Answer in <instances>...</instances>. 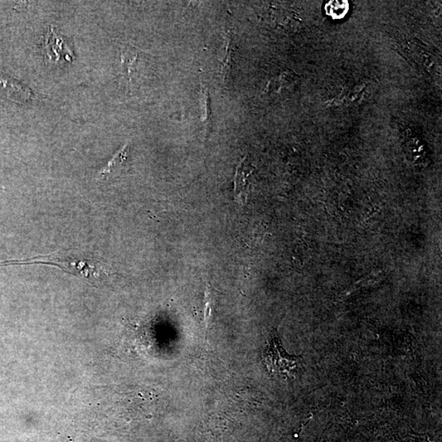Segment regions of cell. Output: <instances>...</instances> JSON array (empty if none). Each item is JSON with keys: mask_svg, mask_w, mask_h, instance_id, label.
Masks as SVG:
<instances>
[{"mask_svg": "<svg viewBox=\"0 0 442 442\" xmlns=\"http://www.w3.org/2000/svg\"><path fill=\"white\" fill-rule=\"evenodd\" d=\"M130 153V142H126L123 147L116 152L110 161L98 174L97 179L100 181H108L109 179L114 177L116 174L123 172L127 165Z\"/></svg>", "mask_w": 442, "mask_h": 442, "instance_id": "5", "label": "cell"}, {"mask_svg": "<svg viewBox=\"0 0 442 442\" xmlns=\"http://www.w3.org/2000/svg\"><path fill=\"white\" fill-rule=\"evenodd\" d=\"M249 163L244 159L237 166L235 177V201L240 205L247 202V195H249L247 181L249 176Z\"/></svg>", "mask_w": 442, "mask_h": 442, "instance_id": "6", "label": "cell"}, {"mask_svg": "<svg viewBox=\"0 0 442 442\" xmlns=\"http://www.w3.org/2000/svg\"><path fill=\"white\" fill-rule=\"evenodd\" d=\"M301 357L289 356L283 346L276 330H272L268 344L264 350L262 361L270 373L284 378H293Z\"/></svg>", "mask_w": 442, "mask_h": 442, "instance_id": "2", "label": "cell"}, {"mask_svg": "<svg viewBox=\"0 0 442 442\" xmlns=\"http://www.w3.org/2000/svg\"><path fill=\"white\" fill-rule=\"evenodd\" d=\"M205 310H204V318H205L207 329L212 322V286L210 284L207 285V289L205 291Z\"/></svg>", "mask_w": 442, "mask_h": 442, "instance_id": "11", "label": "cell"}, {"mask_svg": "<svg viewBox=\"0 0 442 442\" xmlns=\"http://www.w3.org/2000/svg\"><path fill=\"white\" fill-rule=\"evenodd\" d=\"M46 48L47 55L50 57V60L60 61L63 57V55H65L67 57H70V56L63 53V50H64V43H63L61 39L57 37L53 29H51L50 35L48 34L47 37Z\"/></svg>", "mask_w": 442, "mask_h": 442, "instance_id": "9", "label": "cell"}, {"mask_svg": "<svg viewBox=\"0 0 442 442\" xmlns=\"http://www.w3.org/2000/svg\"><path fill=\"white\" fill-rule=\"evenodd\" d=\"M0 99L22 104L33 99V95L21 82L0 72Z\"/></svg>", "mask_w": 442, "mask_h": 442, "instance_id": "3", "label": "cell"}, {"mask_svg": "<svg viewBox=\"0 0 442 442\" xmlns=\"http://www.w3.org/2000/svg\"><path fill=\"white\" fill-rule=\"evenodd\" d=\"M348 8L349 6L347 1H330L325 6V11H326L327 14L335 19L346 16Z\"/></svg>", "mask_w": 442, "mask_h": 442, "instance_id": "10", "label": "cell"}, {"mask_svg": "<svg viewBox=\"0 0 442 442\" xmlns=\"http://www.w3.org/2000/svg\"><path fill=\"white\" fill-rule=\"evenodd\" d=\"M200 106L204 136L207 139L212 129V100L209 90L202 81L200 84Z\"/></svg>", "mask_w": 442, "mask_h": 442, "instance_id": "7", "label": "cell"}, {"mask_svg": "<svg viewBox=\"0 0 442 442\" xmlns=\"http://www.w3.org/2000/svg\"><path fill=\"white\" fill-rule=\"evenodd\" d=\"M120 46L121 75L129 89L131 81L137 71L139 56L142 51L130 43H120Z\"/></svg>", "mask_w": 442, "mask_h": 442, "instance_id": "4", "label": "cell"}, {"mask_svg": "<svg viewBox=\"0 0 442 442\" xmlns=\"http://www.w3.org/2000/svg\"><path fill=\"white\" fill-rule=\"evenodd\" d=\"M48 265L58 267L68 274L78 277L91 284L100 281L104 275V269L99 262L94 259L81 258L78 256L55 252L51 255L32 257L29 259L11 260L0 262V267L11 265Z\"/></svg>", "mask_w": 442, "mask_h": 442, "instance_id": "1", "label": "cell"}, {"mask_svg": "<svg viewBox=\"0 0 442 442\" xmlns=\"http://www.w3.org/2000/svg\"><path fill=\"white\" fill-rule=\"evenodd\" d=\"M226 52L224 57L221 60L222 79L223 83L225 85L229 82L233 68H234V60H233V55H234V43L230 32L226 34Z\"/></svg>", "mask_w": 442, "mask_h": 442, "instance_id": "8", "label": "cell"}]
</instances>
